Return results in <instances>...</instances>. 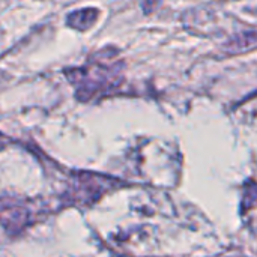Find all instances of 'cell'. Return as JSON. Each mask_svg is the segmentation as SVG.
Wrapping results in <instances>:
<instances>
[{
  "mask_svg": "<svg viewBox=\"0 0 257 257\" xmlns=\"http://www.w3.org/2000/svg\"><path fill=\"white\" fill-rule=\"evenodd\" d=\"M96 15H98V11H95V9L77 11V12L69 15L68 24L75 27V29H78V30H86V29H89L96 21Z\"/></svg>",
  "mask_w": 257,
  "mask_h": 257,
  "instance_id": "cell-3",
  "label": "cell"
},
{
  "mask_svg": "<svg viewBox=\"0 0 257 257\" xmlns=\"http://www.w3.org/2000/svg\"><path fill=\"white\" fill-rule=\"evenodd\" d=\"M120 69V63L95 62L81 69L72 71V81L78 87V96L86 99L96 92L116 87L122 80Z\"/></svg>",
  "mask_w": 257,
  "mask_h": 257,
  "instance_id": "cell-1",
  "label": "cell"
},
{
  "mask_svg": "<svg viewBox=\"0 0 257 257\" xmlns=\"http://www.w3.org/2000/svg\"><path fill=\"white\" fill-rule=\"evenodd\" d=\"M29 221L27 209L15 200H0V223L8 230H21Z\"/></svg>",
  "mask_w": 257,
  "mask_h": 257,
  "instance_id": "cell-2",
  "label": "cell"
}]
</instances>
